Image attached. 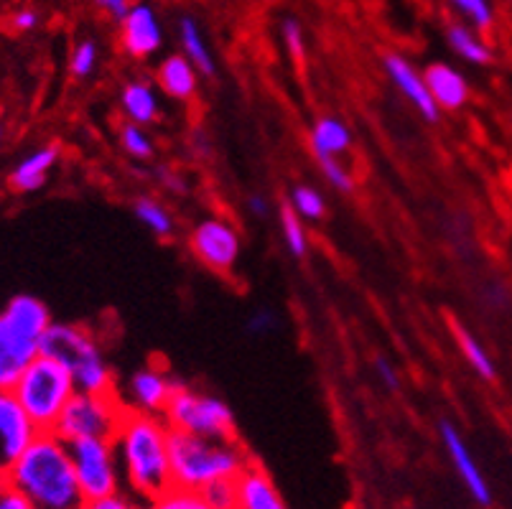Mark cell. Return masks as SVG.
<instances>
[{"label":"cell","mask_w":512,"mask_h":509,"mask_svg":"<svg viewBox=\"0 0 512 509\" xmlns=\"http://www.w3.org/2000/svg\"><path fill=\"white\" fill-rule=\"evenodd\" d=\"M123 492L143 504L174 487L171 476V428L164 418L125 413L113 436Z\"/></svg>","instance_id":"6da1fadb"},{"label":"cell","mask_w":512,"mask_h":509,"mask_svg":"<svg viewBox=\"0 0 512 509\" xmlns=\"http://www.w3.org/2000/svg\"><path fill=\"white\" fill-rule=\"evenodd\" d=\"M34 509H82L85 494L74 474L69 446L54 431H39L31 446L0 476Z\"/></svg>","instance_id":"7a4b0ae2"},{"label":"cell","mask_w":512,"mask_h":509,"mask_svg":"<svg viewBox=\"0 0 512 509\" xmlns=\"http://www.w3.org/2000/svg\"><path fill=\"white\" fill-rule=\"evenodd\" d=\"M253 464L248 451L237 438L209 441L171 431V476L174 487L204 492L212 484L237 482L240 474Z\"/></svg>","instance_id":"3957f363"},{"label":"cell","mask_w":512,"mask_h":509,"mask_svg":"<svg viewBox=\"0 0 512 509\" xmlns=\"http://www.w3.org/2000/svg\"><path fill=\"white\" fill-rule=\"evenodd\" d=\"M51 324L49 306L31 293H18L0 308V390H11L21 372L39 357Z\"/></svg>","instance_id":"277c9868"},{"label":"cell","mask_w":512,"mask_h":509,"mask_svg":"<svg viewBox=\"0 0 512 509\" xmlns=\"http://www.w3.org/2000/svg\"><path fill=\"white\" fill-rule=\"evenodd\" d=\"M41 354L67 367L77 392L118 390L113 364L90 326L74 324V321H54L41 342Z\"/></svg>","instance_id":"5b68a950"},{"label":"cell","mask_w":512,"mask_h":509,"mask_svg":"<svg viewBox=\"0 0 512 509\" xmlns=\"http://www.w3.org/2000/svg\"><path fill=\"white\" fill-rule=\"evenodd\" d=\"M11 390L39 431H54L69 400L77 395V387H74L67 367L46 354H39L21 372Z\"/></svg>","instance_id":"8992f818"},{"label":"cell","mask_w":512,"mask_h":509,"mask_svg":"<svg viewBox=\"0 0 512 509\" xmlns=\"http://www.w3.org/2000/svg\"><path fill=\"white\" fill-rule=\"evenodd\" d=\"M164 420L174 433L209 438V441H232L237 438V423L230 405L212 392L181 385L166 408Z\"/></svg>","instance_id":"52a82bcc"},{"label":"cell","mask_w":512,"mask_h":509,"mask_svg":"<svg viewBox=\"0 0 512 509\" xmlns=\"http://www.w3.org/2000/svg\"><path fill=\"white\" fill-rule=\"evenodd\" d=\"M128 413L115 392H77L59 418L57 433L64 443L82 441V438H107L113 441L120 420Z\"/></svg>","instance_id":"ba28073f"},{"label":"cell","mask_w":512,"mask_h":509,"mask_svg":"<svg viewBox=\"0 0 512 509\" xmlns=\"http://www.w3.org/2000/svg\"><path fill=\"white\" fill-rule=\"evenodd\" d=\"M186 247L199 265L217 275H230L242 258V235L225 214H207L186 235Z\"/></svg>","instance_id":"9c48e42d"},{"label":"cell","mask_w":512,"mask_h":509,"mask_svg":"<svg viewBox=\"0 0 512 509\" xmlns=\"http://www.w3.org/2000/svg\"><path fill=\"white\" fill-rule=\"evenodd\" d=\"M67 446L79 489H82L87 502L123 492V476H120L113 441H107V438H82V441H72Z\"/></svg>","instance_id":"30bf717a"},{"label":"cell","mask_w":512,"mask_h":509,"mask_svg":"<svg viewBox=\"0 0 512 509\" xmlns=\"http://www.w3.org/2000/svg\"><path fill=\"white\" fill-rule=\"evenodd\" d=\"M181 385L184 382L176 380L161 364H143L136 372H130L123 385H118V395L130 413L164 418L166 408H169Z\"/></svg>","instance_id":"8fae6325"},{"label":"cell","mask_w":512,"mask_h":509,"mask_svg":"<svg viewBox=\"0 0 512 509\" xmlns=\"http://www.w3.org/2000/svg\"><path fill=\"white\" fill-rule=\"evenodd\" d=\"M164 46V26L156 8L148 3H133L120 21V49L136 62H148Z\"/></svg>","instance_id":"7c38bea8"},{"label":"cell","mask_w":512,"mask_h":509,"mask_svg":"<svg viewBox=\"0 0 512 509\" xmlns=\"http://www.w3.org/2000/svg\"><path fill=\"white\" fill-rule=\"evenodd\" d=\"M39 436V428L26 415L13 390H0V469H8Z\"/></svg>","instance_id":"4fadbf2b"},{"label":"cell","mask_w":512,"mask_h":509,"mask_svg":"<svg viewBox=\"0 0 512 509\" xmlns=\"http://www.w3.org/2000/svg\"><path fill=\"white\" fill-rule=\"evenodd\" d=\"M383 69L388 74V79L393 82L395 90L403 95V100L408 105H413V110L421 115L426 123H439L441 110L436 107L434 97L428 92L426 79L423 72L413 62H408L403 54H385L383 56Z\"/></svg>","instance_id":"5bb4252c"},{"label":"cell","mask_w":512,"mask_h":509,"mask_svg":"<svg viewBox=\"0 0 512 509\" xmlns=\"http://www.w3.org/2000/svg\"><path fill=\"white\" fill-rule=\"evenodd\" d=\"M439 438L446 448V456H449L451 466H454L456 476L462 479V484L467 487V492L477 499L479 504H490L492 502V489L484 479L482 469H479L477 459L469 451L467 441L459 433V428L451 423V420H441L439 423Z\"/></svg>","instance_id":"9a60e30c"},{"label":"cell","mask_w":512,"mask_h":509,"mask_svg":"<svg viewBox=\"0 0 512 509\" xmlns=\"http://www.w3.org/2000/svg\"><path fill=\"white\" fill-rule=\"evenodd\" d=\"M59 161H62V148L57 143H44V146L31 148L8 171V189L21 196L36 194V191H41L49 184L51 174L57 171Z\"/></svg>","instance_id":"2e32d148"},{"label":"cell","mask_w":512,"mask_h":509,"mask_svg":"<svg viewBox=\"0 0 512 509\" xmlns=\"http://www.w3.org/2000/svg\"><path fill=\"white\" fill-rule=\"evenodd\" d=\"M118 110L123 115V123L151 128L161 120L164 107H161V92L153 82L141 77H133L120 87L118 92Z\"/></svg>","instance_id":"e0dca14e"},{"label":"cell","mask_w":512,"mask_h":509,"mask_svg":"<svg viewBox=\"0 0 512 509\" xmlns=\"http://www.w3.org/2000/svg\"><path fill=\"white\" fill-rule=\"evenodd\" d=\"M156 87L169 100L192 102L202 87V74L184 54H169L156 67Z\"/></svg>","instance_id":"ac0fdd59"},{"label":"cell","mask_w":512,"mask_h":509,"mask_svg":"<svg viewBox=\"0 0 512 509\" xmlns=\"http://www.w3.org/2000/svg\"><path fill=\"white\" fill-rule=\"evenodd\" d=\"M426 87L441 112L462 110L469 100V82L462 72L446 62H434L423 69Z\"/></svg>","instance_id":"d6986e66"},{"label":"cell","mask_w":512,"mask_h":509,"mask_svg":"<svg viewBox=\"0 0 512 509\" xmlns=\"http://www.w3.org/2000/svg\"><path fill=\"white\" fill-rule=\"evenodd\" d=\"M237 509H288L273 476L260 464H250L237 479Z\"/></svg>","instance_id":"ffe728a7"},{"label":"cell","mask_w":512,"mask_h":509,"mask_svg":"<svg viewBox=\"0 0 512 509\" xmlns=\"http://www.w3.org/2000/svg\"><path fill=\"white\" fill-rule=\"evenodd\" d=\"M355 135L352 128L337 115H321L314 120L309 130V148L316 161L324 158H344L352 151Z\"/></svg>","instance_id":"44dd1931"},{"label":"cell","mask_w":512,"mask_h":509,"mask_svg":"<svg viewBox=\"0 0 512 509\" xmlns=\"http://www.w3.org/2000/svg\"><path fill=\"white\" fill-rule=\"evenodd\" d=\"M176 31H179L181 54L197 67V72L204 79H212L217 74V59H214L212 49H209L207 39H204L202 26H199L197 18L181 16L179 23H176Z\"/></svg>","instance_id":"7402d4cb"},{"label":"cell","mask_w":512,"mask_h":509,"mask_svg":"<svg viewBox=\"0 0 512 509\" xmlns=\"http://www.w3.org/2000/svg\"><path fill=\"white\" fill-rule=\"evenodd\" d=\"M133 217L146 227L151 235H156L158 240H169L176 232V217L169 209V204L164 199H158L153 194H141L133 202Z\"/></svg>","instance_id":"603a6c76"},{"label":"cell","mask_w":512,"mask_h":509,"mask_svg":"<svg viewBox=\"0 0 512 509\" xmlns=\"http://www.w3.org/2000/svg\"><path fill=\"white\" fill-rule=\"evenodd\" d=\"M446 44L451 46V51H454L462 62L474 64V67H484V64H490L492 59H495V54H492V49L487 46V41L479 39L477 31H474L472 26H467V23H451V26L446 28Z\"/></svg>","instance_id":"cb8c5ba5"},{"label":"cell","mask_w":512,"mask_h":509,"mask_svg":"<svg viewBox=\"0 0 512 509\" xmlns=\"http://www.w3.org/2000/svg\"><path fill=\"white\" fill-rule=\"evenodd\" d=\"M454 339H456V347H459L462 357L467 359L469 367H472V370L477 372L482 380H487V382L495 380L497 377L495 362H492L490 352L484 349V344L479 342L477 336H474L469 329H464V326L454 324Z\"/></svg>","instance_id":"d4e9b609"},{"label":"cell","mask_w":512,"mask_h":509,"mask_svg":"<svg viewBox=\"0 0 512 509\" xmlns=\"http://www.w3.org/2000/svg\"><path fill=\"white\" fill-rule=\"evenodd\" d=\"M118 143L130 161L151 163L156 158V140H153L151 130L141 128V125L120 123Z\"/></svg>","instance_id":"484cf974"},{"label":"cell","mask_w":512,"mask_h":509,"mask_svg":"<svg viewBox=\"0 0 512 509\" xmlns=\"http://www.w3.org/2000/svg\"><path fill=\"white\" fill-rule=\"evenodd\" d=\"M278 224H281V237H283V245L286 250L291 252L296 260H304L309 255V230H306V222L299 217V214L293 212L288 204H283L278 209Z\"/></svg>","instance_id":"4316f807"},{"label":"cell","mask_w":512,"mask_h":509,"mask_svg":"<svg viewBox=\"0 0 512 509\" xmlns=\"http://www.w3.org/2000/svg\"><path fill=\"white\" fill-rule=\"evenodd\" d=\"M288 207L299 214L304 222H321L327 217V199L316 186L311 184H296L288 194Z\"/></svg>","instance_id":"83f0119b"},{"label":"cell","mask_w":512,"mask_h":509,"mask_svg":"<svg viewBox=\"0 0 512 509\" xmlns=\"http://www.w3.org/2000/svg\"><path fill=\"white\" fill-rule=\"evenodd\" d=\"M97 64H100V46H97V41L82 39L69 51L67 67L74 79H90L97 72Z\"/></svg>","instance_id":"f1b7e54d"},{"label":"cell","mask_w":512,"mask_h":509,"mask_svg":"<svg viewBox=\"0 0 512 509\" xmlns=\"http://www.w3.org/2000/svg\"><path fill=\"white\" fill-rule=\"evenodd\" d=\"M146 509H214V507L204 499L202 492L171 487L166 489L164 494H158L156 499L146 502Z\"/></svg>","instance_id":"f546056e"},{"label":"cell","mask_w":512,"mask_h":509,"mask_svg":"<svg viewBox=\"0 0 512 509\" xmlns=\"http://www.w3.org/2000/svg\"><path fill=\"white\" fill-rule=\"evenodd\" d=\"M454 11L474 28V31H490L495 23V11L490 0H449Z\"/></svg>","instance_id":"4dcf8cb0"},{"label":"cell","mask_w":512,"mask_h":509,"mask_svg":"<svg viewBox=\"0 0 512 509\" xmlns=\"http://www.w3.org/2000/svg\"><path fill=\"white\" fill-rule=\"evenodd\" d=\"M316 166H319L324 181L332 189H337L339 194H352L355 191V176L344 163V158H324V161H316Z\"/></svg>","instance_id":"1f68e13d"},{"label":"cell","mask_w":512,"mask_h":509,"mask_svg":"<svg viewBox=\"0 0 512 509\" xmlns=\"http://www.w3.org/2000/svg\"><path fill=\"white\" fill-rule=\"evenodd\" d=\"M278 31H281V41H283V46H286L288 56H291L293 62H301V59L306 56V36H304V26H301L299 18H293V16L281 18V26H278Z\"/></svg>","instance_id":"d6a6232c"},{"label":"cell","mask_w":512,"mask_h":509,"mask_svg":"<svg viewBox=\"0 0 512 509\" xmlns=\"http://www.w3.org/2000/svg\"><path fill=\"white\" fill-rule=\"evenodd\" d=\"M245 329H248V334L255 336V339L271 336L273 331L278 329V314L271 311V308H258V311H253V314L248 316Z\"/></svg>","instance_id":"836d02e7"},{"label":"cell","mask_w":512,"mask_h":509,"mask_svg":"<svg viewBox=\"0 0 512 509\" xmlns=\"http://www.w3.org/2000/svg\"><path fill=\"white\" fill-rule=\"evenodd\" d=\"M202 494L214 509H237V484L235 482L212 484V487L204 489Z\"/></svg>","instance_id":"e575fe53"},{"label":"cell","mask_w":512,"mask_h":509,"mask_svg":"<svg viewBox=\"0 0 512 509\" xmlns=\"http://www.w3.org/2000/svg\"><path fill=\"white\" fill-rule=\"evenodd\" d=\"M82 509H146V504L141 499L130 497L128 492H118L110 494V497H100L92 499V502H85Z\"/></svg>","instance_id":"d590c367"},{"label":"cell","mask_w":512,"mask_h":509,"mask_svg":"<svg viewBox=\"0 0 512 509\" xmlns=\"http://www.w3.org/2000/svg\"><path fill=\"white\" fill-rule=\"evenodd\" d=\"M372 370H375L377 380H380V385H383L388 392H398L400 385H403V380H400V370L390 362L388 357H375Z\"/></svg>","instance_id":"8d00e7d4"},{"label":"cell","mask_w":512,"mask_h":509,"mask_svg":"<svg viewBox=\"0 0 512 509\" xmlns=\"http://www.w3.org/2000/svg\"><path fill=\"white\" fill-rule=\"evenodd\" d=\"M39 21V11H34V8H18L11 16V26L16 28L18 34H29V31H34V28L39 26Z\"/></svg>","instance_id":"74e56055"},{"label":"cell","mask_w":512,"mask_h":509,"mask_svg":"<svg viewBox=\"0 0 512 509\" xmlns=\"http://www.w3.org/2000/svg\"><path fill=\"white\" fill-rule=\"evenodd\" d=\"M0 509H34L13 487L0 479Z\"/></svg>","instance_id":"f35d334b"},{"label":"cell","mask_w":512,"mask_h":509,"mask_svg":"<svg viewBox=\"0 0 512 509\" xmlns=\"http://www.w3.org/2000/svg\"><path fill=\"white\" fill-rule=\"evenodd\" d=\"M484 303L495 308V311H502L510 303V293H507V288L502 283H490V286L484 288Z\"/></svg>","instance_id":"ab89813d"},{"label":"cell","mask_w":512,"mask_h":509,"mask_svg":"<svg viewBox=\"0 0 512 509\" xmlns=\"http://www.w3.org/2000/svg\"><path fill=\"white\" fill-rule=\"evenodd\" d=\"M245 207H248L250 217H255V219H268L273 212L271 199H268L265 194H250L248 202H245Z\"/></svg>","instance_id":"60d3db41"},{"label":"cell","mask_w":512,"mask_h":509,"mask_svg":"<svg viewBox=\"0 0 512 509\" xmlns=\"http://www.w3.org/2000/svg\"><path fill=\"white\" fill-rule=\"evenodd\" d=\"M92 3H95L100 11H105L110 18H115V21H123L125 13L133 6L130 0H92Z\"/></svg>","instance_id":"b9f144b4"},{"label":"cell","mask_w":512,"mask_h":509,"mask_svg":"<svg viewBox=\"0 0 512 509\" xmlns=\"http://www.w3.org/2000/svg\"><path fill=\"white\" fill-rule=\"evenodd\" d=\"M3 138H6V130H3V125H0V146H3Z\"/></svg>","instance_id":"7bdbcfd3"},{"label":"cell","mask_w":512,"mask_h":509,"mask_svg":"<svg viewBox=\"0 0 512 509\" xmlns=\"http://www.w3.org/2000/svg\"><path fill=\"white\" fill-rule=\"evenodd\" d=\"M0 476H3V469H0Z\"/></svg>","instance_id":"ee69618b"}]
</instances>
